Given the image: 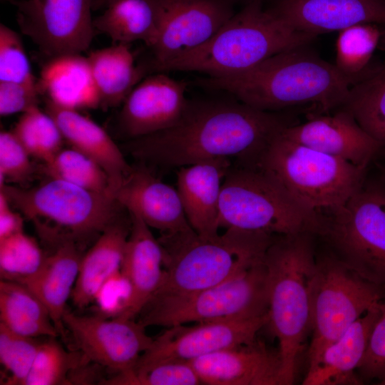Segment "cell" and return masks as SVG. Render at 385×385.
Instances as JSON below:
<instances>
[{"label":"cell","mask_w":385,"mask_h":385,"mask_svg":"<svg viewBox=\"0 0 385 385\" xmlns=\"http://www.w3.org/2000/svg\"><path fill=\"white\" fill-rule=\"evenodd\" d=\"M317 236L369 282L385 287V185L364 180L345 204L322 215Z\"/></svg>","instance_id":"cell-10"},{"label":"cell","mask_w":385,"mask_h":385,"mask_svg":"<svg viewBox=\"0 0 385 385\" xmlns=\"http://www.w3.org/2000/svg\"><path fill=\"white\" fill-rule=\"evenodd\" d=\"M0 323L26 337L59 335L43 304L27 287L13 280L0 281Z\"/></svg>","instance_id":"cell-30"},{"label":"cell","mask_w":385,"mask_h":385,"mask_svg":"<svg viewBox=\"0 0 385 385\" xmlns=\"http://www.w3.org/2000/svg\"><path fill=\"white\" fill-rule=\"evenodd\" d=\"M299 232L274 237L265 254L268 322L279 342L282 385L293 384L310 325L309 287L315 265L314 237Z\"/></svg>","instance_id":"cell-3"},{"label":"cell","mask_w":385,"mask_h":385,"mask_svg":"<svg viewBox=\"0 0 385 385\" xmlns=\"http://www.w3.org/2000/svg\"><path fill=\"white\" fill-rule=\"evenodd\" d=\"M55 337L41 342L22 385H59L86 359L81 352L66 351Z\"/></svg>","instance_id":"cell-35"},{"label":"cell","mask_w":385,"mask_h":385,"mask_svg":"<svg viewBox=\"0 0 385 385\" xmlns=\"http://www.w3.org/2000/svg\"><path fill=\"white\" fill-rule=\"evenodd\" d=\"M252 1V0H249V1Z\"/></svg>","instance_id":"cell-49"},{"label":"cell","mask_w":385,"mask_h":385,"mask_svg":"<svg viewBox=\"0 0 385 385\" xmlns=\"http://www.w3.org/2000/svg\"><path fill=\"white\" fill-rule=\"evenodd\" d=\"M255 167L270 176L302 209L319 218L349 200L364 182L366 170L293 141L282 132Z\"/></svg>","instance_id":"cell-6"},{"label":"cell","mask_w":385,"mask_h":385,"mask_svg":"<svg viewBox=\"0 0 385 385\" xmlns=\"http://www.w3.org/2000/svg\"><path fill=\"white\" fill-rule=\"evenodd\" d=\"M309 45L281 51L243 73L208 76L199 83L264 111L306 104L317 106L322 112L339 108L353 83Z\"/></svg>","instance_id":"cell-2"},{"label":"cell","mask_w":385,"mask_h":385,"mask_svg":"<svg viewBox=\"0 0 385 385\" xmlns=\"http://www.w3.org/2000/svg\"><path fill=\"white\" fill-rule=\"evenodd\" d=\"M115 198L127 211L140 217L150 228L158 230L161 236L194 231L177 189L158 179L145 164L133 168Z\"/></svg>","instance_id":"cell-20"},{"label":"cell","mask_w":385,"mask_h":385,"mask_svg":"<svg viewBox=\"0 0 385 385\" xmlns=\"http://www.w3.org/2000/svg\"><path fill=\"white\" fill-rule=\"evenodd\" d=\"M160 29L151 66L154 71L203 45L235 14L232 0H156Z\"/></svg>","instance_id":"cell-14"},{"label":"cell","mask_w":385,"mask_h":385,"mask_svg":"<svg viewBox=\"0 0 385 385\" xmlns=\"http://www.w3.org/2000/svg\"><path fill=\"white\" fill-rule=\"evenodd\" d=\"M381 181L384 183V185H385V173L383 175V178H382Z\"/></svg>","instance_id":"cell-46"},{"label":"cell","mask_w":385,"mask_h":385,"mask_svg":"<svg viewBox=\"0 0 385 385\" xmlns=\"http://www.w3.org/2000/svg\"><path fill=\"white\" fill-rule=\"evenodd\" d=\"M11 131L31 156L44 163L62 148L64 140L54 119L38 106L24 112Z\"/></svg>","instance_id":"cell-34"},{"label":"cell","mask_w":385,"mask_h":385,"mask_svg":"<svg viewBox=\"0 0 385 385\" xmlns=\"http://www.w3.org/2000/svg\"><path fill=\"white\" fill-rule=\"evenodd\" d=\"M380 43L385 48V26H382ZM341 107L348 111L360 126L384 148L385 63L352 86Z\"/></svg>","instance_id":"cell-31"},{"label":"cell","mask_w":385,"mask_h":385,"mask_svg":"<svg viewBox=\"0 0 385 385\" xmlns=\"http://www.w3.org/2000/svg\"><path fill=\"white\" fill-rule=\"evenodd\" d=\"M381 36L382 26L371 23L354 25L339 32L334 65L353 86L379 68L372 66L371 60Z\"/></svg>","instance_id":"cell-32"},{"label":"cell","mask_w":385,"mask_h":385,"mask_svg":"<svg viewBox=\"0 0 385 385\" xmlns=\"http://www.w3.org/2000/svg\"><path fill=\"white\" fill-rule=\"evenodd\" d=\"M321 221L322 218L297 205L257 167H231L223 180L219 228H236L273 236L307 232L317 236Z\"/></svg>","instance_id":"cell-8"},{"label":"cell","mask_w":385,"mask_h":385,"mask_svg":"<svg viewBox=\"0 0 385 385\" xmlns=\"http://www.w3.org/2000/svg\"><path fill=\"white\" fill-rule=\"evenodd\" d=\"M379 382H380V383H379V384L385 385V379H384L383 380H381Z\"/></svg>","instance_id":"cell-47"},{"label":"cell","mask_w":385,"mask_h":385,"mask_svg":"<svg viewBox=\"0 0 385 385\" xmlns=\"http://www.w3.org/2000/svg\"><path fill=\"white\" fill-rule=\"evenodd\" d=\"M282 133L293 141L362 168H367L383 148L342 107L333 114L312 115L304 123L291 125Z\"/></svg>","instance_id":"cell-17"},{"label":"cell","mask_w":385,"mask_h":385,"mask_svg":"<svg viewBox=\"0 0 385 385\" xmlns=\"http://www.w3.org/2000/svg\"><path fill=\"white\" fill-rule=\"evenodd\" d=\"M275 237L236 228L210 237L195 231L161 236L164 275L155 295L190 294L230 279L262 260Z\"/></svg>","instance_id":"cell-5"},{"label":"cell","mask_w":385,"mask_h":385,"mask_svg":"<svg viewBox=\"0 0 385 385\" xmlns=\"http://www.w3.org/2000/svg\"><path fill=\"white\" fill-rule=\"evenodd\" d=\"M379 314L378 302L325 349L314 366L307 370L302 384H361L356 371L364 356Z\"/></svg>","instance_id":"cell-24"},{"label":"cell","mask_w":385,"mask_h":385,"mask_svg":"<svg viewBox=\"0 0 385 385\" xmlns=\"http://www.w3.org/2000/svg\"><path fill=\"white\" fill-rule=\"evenodd\" d=\"M267 312L268 277L263 258L213 287L185 294L153 296L138 314V321L145 327L168 328L190 322L251 319Z\"/></svg>","instance_id":"cell-9"},{"label":"cell","mask_w":385,"mask_h":385,"mask_svg":"<svg viewBox=\"0 0 385 385\" xmlns=\"http://www.w3.org/2000/svg\"><path fill=\"white\" fill-rule=\"evenodd\" d=\"M87 58L100 107L104 109L123 104L146 73L143 66L135 64L128 43L93 51Z\"/></svg>","instance_id":"cell-28"},{"label":"cell","mask_w":385,"mask_h":385,"mask_svg":"<svg viewBox=\"0 0 385 385\" xmlns=\"http://www.w3.org/2000/svg\"><path fill=\"white\" fill-rule=\"evenodd\" d=\"M129 213L131 227L120 271L128 282L130 292L125 309L118 317L134 319L161 285L164 252L150 227L140 217Z\"/></svg>","instance_id":"cell-21"},{"label":"cell","mask_w":385,"mask_h":385,"mask_svg":"<svg viewBox=\"0 0 385 385\" xmlns=\"http://www.w3.org/2000/svg\"><path fill=\"white\" fill-rule=\"evenodd\" d=\"M294 123L287 115L240 101H189L175 125L130 139L122 147L142 164L160 167L231 157L240 165L255 167L271 141Z\"/></svg>","instance_id":"cell-1"},{"label":"cell","mask_w":385,"mask_h":385,"mask_svg":"<svg viewBox=\"0 0 385 385\" xmlns=\"http://www.w3.org/2000/svg\"><path fill=\"white\" fill-rule=\"evenodd\" d=\"M45 257L37 241L24 231L0 240L1 279L21 282L36 272Z\"/></svg>","instance_id":"cell-36"},{"label":"cell","mask_w":385,"mask_h":385,"mask_svg":"<svg viewBox=\"0 0 385 385\" xmlns=\"http://www.w3.org/2000/svg\"><path fill=\"white\" fill-rule=\"evenodd\" d=\"M103 10L93 18V26L114 43L140 41L150 48L155 43L160 29L156 0H112Z\"/></svg>","instance_id":"cell-29"},{"label":"cell","mask_w":385,"mask_h":385,"mask_svg":"<svg viewBox=\"0 0 385 385\" xmlns=\"http://www.w3.org/2000/svg\"><path fill=\"white\" fill-rule=\"evenodd\" d=\"M267 322V314L251 319L168 327L153 338L151 346L141 354L132 370L145 369L164 361H190L221 349L250 342Z\"/></svg>","instance_id":"cell-15"},{"label":"cell","mask_w":385,"mask_h":385,"mask_svg":"<svg viewBox=\"0 0 385 385\" xmlns=\"http://www.w3.org/2000/svg\"><path fill=\"white\" fill-rule=\"evenodd\" d=\"M1 191L54 247L101 235L123 208L113 195L51 178L30 188L3 184Z\"/></svg>","instance_id":"cell-7"},{"label":"cell","mask_w":385,"mask_h":385,"mask_svg":"<svg viewBox=\"0 0 385 385\" xmlns=\"http://www.w3.org/2000/svg\"><path fill=\"white\" fill-rule=\"evenodd\" d=\"M130 292L128 282L120 270L117 272L104 283L94 299L98 315L106 318L120 316L127 306Z\"/></svg>","instance_id":"cell-42"},{"label":"cell","mask_w":385,"mask_h":385,"mask_svg":"<svg viewBox=\"0 0 385 385\" xmlns=\"http://www.w3.org/2000/svg\"><path fill=\"white\" fill-rule=\"evenodd\" d=\"M21 32L46 56L82 53L96 30L92 0H12Z\"/></svg>","instance_id":"cell-12"},{"label":"cell","mask_w":385,"mask_h":385,"mask_svg":"<svg viewBox=\"0 0 385 385\" xmlns=\"http://www.w3.org/2000/svg\"><path fill=\"white\" fill-rule=\"evenodd\" d=\"M317 37L290 27L266 8L263 0H252L206 43L163 65L157 72L235 75L281 51L312 43Z\"/></svg>","instance_id":"cell-4"},{"label":"cell","mask_w":385,"mask_h":385,"mask_svg":"<svg viewBox=\"0 0 385 385\" xmlns=\"http://www.w3.org/2000/svg\"><path fill=\"white\" fill-rule=\"evenodd\" d=\"M46 112L57 123L72 148L95 160L106 173L111 193H115L133 170L122 150L108 133L77 110L61 107L46 98Z\"/></svg>","instance_id":"cell-23"},{"label":"cell","mask_w":385,"mask_h":385,"mask_svg":"<svg viewBox=\"0 0 385 385\" xmlns=\"http://www.w3.org/2000/svg\"><path fill=\"white\" fill-rule=\"evenodd\" d=\"M63 324L88 361L116 374L131 371L153 342L145 327L134 319L83 316L66 311Z\"/></svg>","instance_id":"cell-13"},{"label":"cell","mask_w":385,"mask_h":385,"mask_svg":"<svg viewBox=\"0 0 385 385\" xmlns=\"http://www.w3.org/2000/svg\"><path fill=\"white\" fill-rule=\"evenodd\" d=\"M0 81L35 84L23 41L20 36L5 24H0Z\"/></svg>","instance_id":"cell-39"},{"label":"cell","mask_w":385,"mask_h":385,"mask_svg":"<svg viewBox=\"0 0 385 385\" xmlns=\"http://www.w3.org/2000/svg\"><path fill=\"white\" fill-rule=\"evenodd\" d=\"M131 218L120 217L107 227L81 260L71 299L79 309L93 303L104 283L120 270Z\"/></svg>","instance_id":"cell-26"},{"label":"cell","mask_w":385,"mask_h":385,"mask_svg":"<svg viewBox=\"0 0 385 385\" xmlns=\"http://www.w3.org/2000/svg\"><path fill=\"white\" fill-rule=\"evenodd\" d=\"M186 88L185 82L163 72L143 78L122 104L118 117L121 133L130 140L175 125L189 103Z\"/></svg>","instance_id":"cell-16"},{"label":"cell","mask_w":385,"mask_h":385,"mask_svg":"<svg viewBox=\"0 0 385 385\" xmlns=\"http://www.w3.org/2000/svg\"><path fill=\"white\" fill-rule=\"evenodd\" d=\"M232 167L220 158L180 167L177 190L192 228L202 237L218 234V215L223 180Z\"/></svg>","instance_id":"cell-22"},{"label":"cell","mask_w":385,"mask_h":385,"mask_svg":"<svg viewBox=\"0 0 385 385\" xmlns=\"http://www.w3.org/2000/svg\"><path fill=\"white\" fill-rule=\"evenodd\" d=\"M380 314L371 332L364 356L357 371L366 379H385V294L379 302Z\"/></svg>","instance_id":"cell-41"},{"label":"cell","mask_w":385,"mask_h":385,"mask_svg":"<svg viewBox=\"0 0 385 385\" xmlns=\"http://www.w3.org/2000/svg\"><path fill=\"white\" fill-rule=\"evenodd\" d=\"M23 231V218L12 208L3 192H0V240Z\"/></svg>","instance_id":"cell-44"},{"label":"cell","mask_w":385,"mask_h":385,"mask_svg":"<svg viewBox=\"0 0 385 385\" xmlns=\"http://www.w3.org/2000/svg\"><path fill=\"white\" fill-rule=\"evenodd\" d=\"M112 0H92L93 11L103 9Z\"/></svg>","instance_id":"cell-45"},{"label":"cell","mask_w":385,"mask_h":385,"mask_svg":"<svg viewBox=\"0 0 385 385\" xmlns=\"http://www.w3.org/2000/svg\"><path fill=\"white\" fill-rule=\"evenodd\" d=\"M202 384L282 385L278 349L259 339L228 347L189 361Z\"/></svg>","instance_id":"cell-18"},{"label":"cell","mask_w":385,"mask_h":385,"mask_svg":"<svg viewBox=\"0 0 385 385\" xmlns=\"http://www.w3.org/2000/svg\"><path fill=\"white\" fill-rule=\"evenodd\" d=\"M41 95L35 84L0 81V114L1 116L24 113L38 106Z\"/></svg>","instance_id":"cell-43"},{"label":"cell","mask_w":385,"mask_h":385,"mask_svg":"<svg viewBox=\"0 0 385 385\" xmlns=\"http://www.w3.org/2000/svg\"><path fill=\"white\" fill-rule=\"evenodd\" d=\"M265 6L294 29L318 36L360 24L385 26V0H268Z\"/></svg>","instance_id":"cell-19"},{"label":"cell","mask_w":385,"mask_h":385,"mask_svg":"<svg viewBox=\"0 0 385 385\" xmlns=\"http://www.w3.org/2000/svg\"><path fill=\"white\" fill-rule=\"evenodd\" d=\"M4 1H6L10 2V1H12V0H4Z\"/></svg>","instance_id":"cell-48"},{"label":"cell","mask_w":385,"mask_h":385,"mask_svg":"<svg viewBox=\"0 0 385 385\" xmlns=\"http://www.w3.org/2000/svg\"><path fill=\"white\" fill-rule=\"evenodd\" d=\"M44 164L43 170L48 178L114 196L104 170L92 158L72 147L70 149L61 148Z\"/></svg>","instance_id":"cell-33"},{"label":"cell","mask_w":385,"mask_h":385,"mask_svg":"<svg viewBox=\"0 0 385 385\" xmlns=\"http://www.w3.org/2000/svg\"><path fill=\"white\" fill-rule=\"evenodd\" d=\"M38 84L41 95L61 107L77 111L100 107L88 58L81 53L48 58Z\"/></svg>","instance_id":"cell-27"},{"label":"cell","mask_w":385,"mask_h":385,"mask_svg":"<svg viewBox=\"0 0 385 385\" xmlns=\"http://www.w3.org/2000/svg\"><path fill=\"white\" fill-rule=\"evenodd\" d=\"M384 288L364 279L330 251L317 255L309 287L310 325L308 369L325 349L376 304Z\"/></svg>","instance_id":"cell-11"},{"label":"cell","mask_w":385,"mask_h":385,"mask_svg":"<svg viewBox=\"0 0 385 385\" xmlns=\"http://www.w3.org/2000/svg\"><path fill=\"white\" fill-rule=\"evenodd\" d=\"M31 155L12 131L0 133V183L5 180L24 184L34 173Z\"/></svg>","instance_id":"cell-40"},{"label":"cell","mask_w":385,"mask_h":385,"mask_svg":"<svg viewBox=\"0 0 385 385\" xmlns=\"http://www.w3.org/2000/svg\"><path fill=\"white\" fill-rule=\"evenodd\" d=\"M41 342L17 334L0 323V361L9 372L6 384H19L26 377Z\"/></svg>","instance_id":"cell-37"},{"label":"cell","mask_w":385,"mask_h":385,"mask_svg":"<svg viewBox=\"0 0 385 385\" xmlns=\"http://www.w3.org/2000/svg\"><path fill=\"white\" fill-rule=\"evenodd\" d=\"M82 256L77 243L66 241L46 255L40 268L20 282L27 287L43 304L59 334L65 337L63 316L71 297Z\"/></svg>","instance_id":"cell-25"},{"label":"cell","mask_w":385,"mask_h":385,"mask_svg":"<svg viewBox=\"0 0 385 385\" xmlns=\"http://www.w3.org/2000/svg\"><path fill=\"white\" fill-rule=\"evenodd\" d=\"M109 384L127 385H199L202 384L196 371L185 361H170L145 369L116 374L106 381Z\"/></svg>","instance_id":"cell-38"}]
</instances>
